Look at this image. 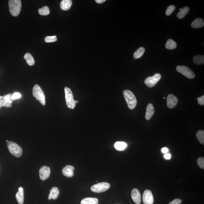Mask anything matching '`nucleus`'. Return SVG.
Masks as SVG:
<instances>
[{"instance_id": "obj_34", "label": "nucleus", "mask_w": 204, "mask_h": 204, "mask_svg": "<svg viewBox=\"0 0 204 204\" xmlns=\"http://www.w3.org/2000/svg\"><path fill=\"white\" fill-rule=\"evenodd\" d=\"M197 101H198L199 104L201 106H204V96L203 95L202 97H199L197 98Z\"/></svg>"}, {"instance_id": "obj_17", "label": "nucleus", "mask_w": 204, "mask_h": 204, "mask_svg": "<svg viewBox=\"0 0 204 204\" xmlns=\"http://www.w3.org/2000/svg\"><path fill=\"white\" fill-rule=\"evenodd\" d=\"M204 25L203 20L202 18H197L193 21L191 24V26L195 28H202Z\"/></svg>"}, {"instance_id": "obj_38", "label": "nucleus", "mask_w": 204, "mask_h": 204, "mask_svg": "<svg viewBox=\"0 0 204 204\" xmlns=\"http://www.w3.org/2000/svg\"><path fill=\"white\" fill-rule=\"evenodd\" d=\"M9 142V141L8 140H7L6 141V142H7V143Z\"/></svg>"}, {"instance_id": "obj_1", "label": "nucleus", "mask_w": 204, "mask_h": 204, "mask_svg": "<svg viewBox=\"0 0 204 204\" xmlns=\"http://www.w3.org/2000/svg\"><path fill=\"white\" fill-rule=\"evenodd\" d=\"M123 94L129 109L130 110L135 109L137 101L133 93L130 90H125L123 91Z\"/></svg>"}, {"instance_id": "obj_33", "label": "nucleus", "mask_w": 204, "mask_h": 204, "mask_svg": "<svg viewBox=\"0 0 204 204\" xmlns=\"http://www.w3.org/2000/svg\"><path fill=\"white\" fill-rule=\"evenodd\" d=\"M182 202V201L181 199H174L173 201L170 202L168 204H180Z\"/></svg>"}, {"instance_id": "obj_19", "label": "nucleus", "mask_w": 204, "mask_h": 204, "mask_svg": "<svg viewBox=\"0 0 204 204\" xmlns=\"http://www.w3.org/2000/svg\"><path fill=\"white\" fill-rule=\"evenodd\" d=\"M189 8L188 7H185L182 8H179V12L178 13L177 16L179 19H182L185 16L189 11Z\"/></svg>"}, {"instance_id": "obj_24", "label": "nucleus", "mask_w": 204, "mask_h": 204, "mask_svg": "<svg viewBox=\"0 0 204 204\" xmlns=\"http://www.w3.org/2000/svg\"><path fill=\"white\" fill-rule=\"evenodd\" d=\"M193 62L197 65H202L204 64V56L201 55H197L193 58Z\"/></svg>"}, {"instance_id": "obj_18", "label": "nucleus", "mask_w": 204, "mask_h": 204, "mask_svg": "<svg viewBox=\"0 0 204 204\" xmlns=\"http://www.w3.org/2000/svg\"><path fill=\"white\" fill-rule=\"evenodd\" d=\"M72 3L71 0H62L60 4L61 8L64 11L68 10L71 8Z\"/></svg>"}, {"instance_id": "obj_5", "label": "nucleus", "mask_w": 204, "mask_h": 204, "mask_svg": "<svg viewBox=\"0 0 204 204\" xmlns=\"http://www.w3.org/2000/svg\"><path fill=\"white\" fill-rule=\"evenodd\" d=\"M33 95L43 106L45 105V96L43 91L38 85L36 84L33 89Z\"/></svg>"}, {"instance_id": "obj_28", "label": "nucleus", "mask_w": 204, "mask_h": 204, "mask_svg": "<svg viewBox=\"0 0 204 204\" xmlns=\"http://www.w3.org/2000/svg\"><path fill=\"white\" fill-rule=\"evenodd\" d=\"M2 107H12V104L8 103L5 99L4 97L2 96H0V109Z\"/></svg>"}, {"instance_id": "obj_11", "label": "nucleus", "mask_w": 204, "mask_h": 204, "mask_svg": "<svg viewBox=\"0 0 204 204\" xmlns=\"http://www.w3.org/2000/svg\"><path fill=\"white\" fill-rule=\"evenodd\" d=\"M178 99L176 96L173 94H169L167 98V105L170 109H173L177 105Z\"/></svg>"}, {"instance_id": "obj_36", "label": "nucleus", "mask_w": 204, "mask_h": 204, "mask_svg": "<svg viewBox=\"0 0 204 204\" xmlns=\"http://www.w3.org/2000/svg\"><path fill=\"white\" fill-rule=\"evenodd\" d=\"M169 150L167 147H163L161 150V152H162L163 153H166Z\"/></svg>"}, {"instance_id": "obj_32", "label": "nucleus", "mask_w": 204, "mask_h": 204, "mask_svg": "<svg viewBox=\"0 0 204 204\" xmlns=\"http://www.w3.org/2000/svg\"><path fill=\"white\" fill-rule=\"evenodd\" d=\"M198 165L200 168L202 169H204V158L200 157L197 160Z\"/></svg>"}, {"instance_id": "obj_14", "label": "nucleus", "mask_w": 204, "mask_h": 204, "mask_svg": "<svg viewBox=\"0 0 204 204\" xmlns=\"http://www.w3.org/2000/svg\"><path fill=\"white\" fill-rule=\"evenodd\" d=\"M154 112V108L153 105L152 104H149L147 105L146 110V119L147 120H150L153 117Z\"/></svg>"}, {"instance_id": "obj_13", "label": "nucleus", "mask_w": 204, "mask_h": 204, "mask_svg": "<svg viewBox=\"0 0 204 204\" xmlns=\"http://www.w3.org/2000/svg\"><path fill=\"white\" fill-rule=\"evenodd\" d=\"M131 197L132 200L137 204H140L141 202V195L138 189H133L131 192Z\"/></svg>"}, {"instance_id": "obj_6", "label": "nucleus", "mask_w": 204, "mask_h": 204, "mask_svg": "<svg viewBox=\"0 0 204 204\" xmlns=\"http://www.w3.org/2000/svg\"><path fill=\"white\" fill-rule=\"evenodd\" d=\"M176 69L178 72L181 73L188 78L193 79L195 77L194 72L188 67L185 65H178L176 67Z\"/></svg>"}, {"instance_id": "obj_22", "label": "nucleus", "mask_w": 204, "mask_h": 204, "mask_svg": "<svg viewBox=\"0 0 204 204\" xmlns=\"http://www.w3.org/2000/svg\"><path fill=\"white\" fill-rule=\"evenodd\" d=\"M165 47L167 49L173 50L176 48L177 44L173 39H170L167 41Z\"/></svg>"}, {"instance_id": "obj_10", "label": "nucleus", "mask_w": 204, "mask_h": 204, "mask_svg": "<svg viewBox=\"0 0 204 204\" xmlns=\"http://www.w3.org/2000/svg\"><path fill=\"white\" fill-rule=\"evenodd\" d=\"M51 174V169L47 166H43L39 170V176L42 180H45L48 179Z\"/></svg>"}, {"instance_id": "obj_21", "label": "nucleus", "mask_w": 204, "mask_h": 204, "mask_svg": "<svg viewBox=\"0 0 204 204\" xmlns=\"http://www.w3.org/2000/svg\"><path fill=\"white\" fill-rule=\"evenodd\" d=\"M127 144L123 141H117L114 144L115 148L117 150H119V151L124 150L127 148Z\"/></svg>"}, {"instance_id": "obj_4", "label": "nucleus", "mask_w": 204, "mask_h": 204, "mask_svg": "<svg viewBox=\"0 0 204 204\" xmlns=\"http://www.w3.org/2000/svg\"><path fill=\"white\" fill-rule=\"evenodd\" d=\"M7 145L9 151L12 155L18 158L21 156L22 153V150L18 144L10 141L7 143Z\"/></svg>"}, {"instance_id": "obj_26", "label": "nucleus", "mask_w": 204, "mask_h": 204, "mask_svg": "<svg viewBox=\"0 0 204 204\" xmlns=\"http://www.w3.org/2000/svg\"><path fill=\"white\" fill-rule=\"evenodd\" d=\"M196 137L201 144H204V131L199 130L196 133Z\"/></svg>"}, {"instance_id": "obj_3", "label": "nucleus", "mask_w": 204, "mask_h": 204, "mask_svg": "<svg viewBox=\"0 0 204 204\" xmlns=\"http://www.w3.org/2000/svg\"><path fill=\"white\" fill-rule=\"evenodd\" d=\"M64 90L67 106L70 109H74L76 106V104L78 103V101H75L74 100L72 91L70 88L65 87Z\"/></svg>"}, {"instance_id": "obj_35", "label": "nucleus", "mask_w": 204, "mask_h": 204, "mask_svg": "<svg viewBox=\"0 0 204 204\" xmlns=\"http://www.w3.org/2000/svg\"><path fill=\"white\" fill-rule=\"evenodd\" d=\"M171 157V155L169 153H165L164 155V158L166 160H170Z\"/></svg>"}, {"instance_id": "obj_8", "label": "nucleus", "mask_w": 204, "mask_h": 204, "mask_svg": "<svg viewBox=\"0 0 204 204\" xmlns=\"http://www.w3.org/2000/svg\"><path fill=\"white\" fill-rule=\"evenodd\" d=\"M161 78V74H156L153 77H147L144 81V83L149 87H153L160 80Z\"/></svg>"}, {"instance_id": "obj_2", "label": "nucleus", "mask_w": 204, "mask_h": 204, "mask_svg": "<svg viewBox=\"0 0 204 204\" xmlns=\"http://www.w3.org/2000/svg\"><path fill=\"white\" fill-rule=\"evenodd\" d=\"M9 10L11 14L17 16L20 13L22 4L20 0H10L8 2Z\"/></svg>"}, {"instance_id": "obj_7", "label": "nucleus", "mask_w": 204, "mask_h": 204, "mask_svg": "<svg viewBox=\"0 0 204 204\" xmlns=\"http://www.w3.org/2000/svg\"><path fill=\"white\" fill-rule=\"evenodd\" d=\"M110 187V185L108 183L101 182L92 186L91 187V190L94 192L101 193L106 191Z\"/></svg>"}, {"instance_id": "obj_31", "label": "nucleus", "mask_w": 204, "mask_h": 204, "mask_svg": "<svg viewBox=\"0 0 204 204\" xmlns=\"http://www.w3.org/2000/svg\"><path fill=\"white\" fill-rule=\"evenodd\" d=\"M21 97V94L18 92H15L13 94H11V99L12 101L20 98Z\"/></svg>"}, {"instance_id": "obj_25", "label": "nucleus", "mask_w": 204, "mask_h": 204, "mask_svg": "<svg viewBox=\"0 0 204 204\" xmlns=\"http://www.w3.org/2000/svg\"><path fill=\"white\" fill-rule=\"evenodd\" d=\"M145 51V48L143 47H140L134 53V58L135 59L140 58L143 55Z\"/></svg>"}, {"instance_id": "obj_12", "label": "nucleus", "mask_w": 204, "mask_h": 204, "mask_svg": "<svg viewBox=\"0 0 204 204\" xmlns=\"http://www.w3.org/2000/svg\"><path fill=\"white\" fill-rule=\"evenodd\" d=\"M74 167L72 166L67 165L62 169V173L64 176L71 177L74 176Z\"/></svg>"}, {"instance_id": "obj_29", "label": "nucleus", "mask_w": 204, "mask_h": 204, "mask_svg": "<svg viewBox=\"0 0 204 204\" xmlns=\"http://www.w3.org/2000/svg\"><path fill=\"white\" fill-rule=\"evenodd\" d=\"M57 40V36H48L45 38V41L47 43L56 42Z\"/></svg>"}, {"instance_id": "obj_20", "label": "nucleus", "mask_w": 204, "mask_h": 204, "mask_svg": "<svg viewBox=\"0 0 204 204\" xmlns=\"http://www.w3.org/2000/svg\"><path fill=\"white\" fill-rule=\"evenodd\" d=\"M98 199L95 198L88 197L83 199L81 204H98Z\"/></svg>"}, {"instance_id": "obj_16", "label": "nucleus", "mask_w": 204, "mask_h": 204, "mask_svg": "<svg viewBox=\"0 0 204 204\" xmlns=\"http://www.w3.org/2000/svg\"><path fill=\"white\" fill-rule=\"evenodd\" d=\"M59 194V191L58 189L56 187H53L50 191L48 199V200H51V199L56 200L58 197Z\"/></svg>"}, {"instance_id": "obj_23", "label": "nucleus", "mask_w": 204, "mask_h": 204, "mask_svg": "<svg viewBox=\"0 0 204 204\" xmlns=\"http://www.w3.org/2000/svg\"><path fill=\"white\" fill-rule=\"evenodd\" d=\"M24 58L26 61L27 64L30 66H32L34 64L35 61L34 58L30 53H26L24 56Z\"/></svg>"}, {"instance_id": "obj_15", "label": "nucleus", "mask_w": 204, "mask_h": 204, "mask_svg": "<svg viewBox=\"0 0 204 204\" xmlns=\"http://www.w3.org/2000/svg\"><path fill=\"white\" fill-rule=\"evenodd\" d=\"M16 197L18 203L19 204H23L24 200V190L22 187H20L18 189V192L16 195Z\"/></svg>"}, {"instance_id": "obj_27", "label": "nucleus", "mask_w": 204, "mask_h": 204, "mask_svg": "<svg viewBox=\"0 0 204 204\" xmlns=\"http://www.w3.org/2000/svg\"><path fill=\"white\" fill-rule=\"evenodd\" d=\"M38 13L39 15H42V16H47L49 14L50 11L49 8L46 6H44L39 9Z\"/></svg>"}, {"instance_id": "obj_37", "label": "nucleus", "mask_w": 204, "mask_h": 204, "mask_svg": "<svg viewBox=\"0 0 204 204\" xmlns=\"http://www.w3.org/2000/svg\"><path fill=\"white\" fill-rule=\"evenodd\" d=\"M95 1L98 4H101L106 1V0H96Z\"/></svg>"}, {"instance_id": "obj_9", "label": "nucleus", "mask_w": 204, "mask_h": 204, "mask_svg": "<svg viewBox=\"0 0 204 204\" xmlns=\"http://www.w3.org/2000/svg\"><path fill=\"white\" fill-rule=\"evenodd\" d=\"M143 202L144 204H153L154 199L152 192L147 189L144 191L143 196Z\"/></svg>"}, {"instance_id": "obj_30", "label": "nucleus", "mask_w": 204, "mask_h": 204, "mask_svg": "<svg viewBox=\"0 0 204 204\" xmlns=\"http://www.w3.org/2000/svg\"><path fill=\"white\" fill-rule=\"evenodd\" d=\"M176 7L174 5H170L169 6L167 9L166 12V14L167 16H169L173 13V12L176 10Z\"/></svg>"}]
</instances>
